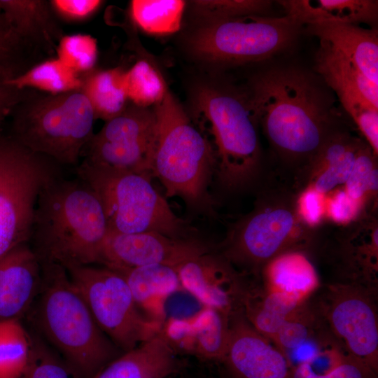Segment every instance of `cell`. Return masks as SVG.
Masks as SVG:
<instances>
[{
  "label": "cell",
  "instance_id": "f546056e",
  "mask_svg": "<svg viewBox=\"0 0 378 378\" xmlns=\"http://www.w3.org/2000/svg\"><path fill=\"white\" fill-rule=\"evenodd\" d=\"M185 5L181 0H134L130 3V14L146 32L167 34L180 29Z\"/></svg>",
  "mask_w": 378,
  "mask_h": 378
},
{
  "label": "cell",
  "instance_id": "f6af8a7d",
  "mask_svg": "<svg viewBox=\"0 0 378 378\" xmlns=\"http://www.w3.org/2000/svg\"><path fill=\"white\" fill-rule=\"evenodd\" d=\"M8 79L9 78L0 76V135L3 134L5 120L13 113L27 92V90H19L9 84Z\"/></svg>",
  "mask_w": 378,
  "mask_h": 378
},
{
  "label": "cell",
  "instance_id": "ab89813d",
  "mask_svg": "<svg viewBox=\"0 0 378 378\" xmlns=\"http://www.w3.org/2000/svg\"><path fill=\"white\" fill-rule=\"evenodd\" d=\"M24 47L0 8V76L12 78L20 74L16 62L22 48Z\"/></svg>",
  "mask_w": 378,
  "mask_h": 378
},
{
  "label": "cell",
  "instance_id": "d590c367",
  "mask_svg": "<svg viewBox=\"0 0 378 378\" xmlns=\"http://www.w3.org/2000/svg\"><path fill=\"white\" fill-rule=\"evenodd\" d=\"M20 378H76L63 360L39 338H31V350Z\"/></svg>",
  "mask_w": 378,
  "mask_h": 378
},
{
  "label": "cell",
  "instance_id": "4fadbf2b",
  "mask_svg": "<svg viewBox=\"0 0 378 378\" xmlns=\"http://www.w3.org/2000/svg\"><path fill=\"white\" fill-rule=\"evenodd\" d=\"M368 288L356 284L331 286L322 314L350 354L378 371V318Z\"/></svg>",
  "mask_w": 378,
  "mask_h": 378
},
{
  "label": "cell",
  "instance_id": "b9f144b4",
  "mask_svg": "<svg viewBox=\"0 0 378 378\" xmlns=\"http://www.w3.org/2000/svg\"><path fill=\"white\" fill-rule=\"evenodd\" d=\"M377 372L360 359L344 355L340 363L328 373L316 376L297 368L291 370L290 378H377Z\"/></svg>",
  "mask_w": 378,
  "mask_h": 378
},
{
  "label": "cell",
  "instance_id": "ac0fdd59",
  "mask_svg": "<svg viewBox=\"0 0 378 378\" xmlns=\"http://www.w3.org/2000/svg\"><path fill=\"white\" fill-rule=\"evenodd\" d=\"M361 139L335 131L317 153L302 167V187H310L326 195L346 181ZM302 189V188H301Z\"/></svg>",
  "mask_w": 378,
  "mask_h": 378
},
{
  "label": "cell",
  "instance_id": "8992f818",
  "mask_svg": "<svg viewBox=\"0 0 378 378\" xmlns=\"http://www.w3.org/2000/svg\"><path fill=\"white\" fill-rule=\"evenodd\" d=\"M195 106L210 125L218 178L227 190L249 185L260 168L258 120L247 92L211 85L199 87Z\"/></svg>",
  "mask_w": 378,
  "mask_h": 378
},
{
  "label": "cell",
  "instance_id": "cb8c5ba5",
  "mask_svg": "<svg viewBox=\"0 0 378 378\" xmlns=\"http://www.w3.org/2000/svg\"><path fill=\"white\" fill-rule=\"evenodd\" d=\"M315 69L324 82L341 96H361L378 108V85L329 43L320 40Z\"/></svg>",
  "mask_w": 378,
  "mask_h": 378
},
{
  "label": "cell",
  "instance_id": "ffe728a7",
  "mask_svg": "<svg viewBox=\"0 0 378 378\" xmlns=\"http://www.w3.org/2000/svg\"><path fill=\"white\" fill-rule=\"evenodd\" d=\"M0 8L24 46L40 48L48 53L56 50V43L62 35L50 1L0 0Z\"/></svg>",
  "mask_w": 378,
  "mask_h": 378
},
{
  "label": "cell",
  "instance_id": "f35d334b",
  "mask_svg": "<svg viewBox=\"0 0 378 378\" xmlns=\"http://www.w3.org/2000/svg\"><path fill=\"white\" fill-rule=\"evenodd\" d=\"M367 212L344 188L338 187L326 195L325 218L341 225L356 221Z\"/></svg>",
  "mask_w": 378,
  "mask_h": 378
},
{
  "label": "cell",
  "instance_id": "60d3db41",
  "mask_svg": "<svg viewBox=\"0 0 378 378\" xmlns=\"http://www.w3.org/2000/svg\"><path fill=\"white\" fill-rule=\"evenodd\" d=\"M326 195L310 187L300 189L296 195L299 216L309 228L318 226L325 219Z\"/></svg>",
  "mask_w": 378,
  "mask_h": 378
},
{
  "label": "cell",
  "instance_id": "9a60e30c",
  "mask_svg": "<svg viewBox=\"0 0 378 378\" xmlns=\"http://www.w3.org/2000/svg\"><path fill=\"white\" fill-rule=\"evenodd\" d=\"M181 286L206 307L229 317L241 313L248 290L231 263L209 252L177 267Z\"/></svg>",
  "mask_w": 378,
  "mask_h": 378
},
{
  "label": "cell",
  "instance_id": "d6986e66",
  "mask_svg": "<svg viewBox=\"0 0 378 378\" xmlns=\"http://www.w3.org/2000/svg\"><path fill=\"white\" fill-rule=\"evenodd\" d=\"M176 354L160 332L111 360L92 378H167L180 368Z\"/></svg>",
  "mask_w": 378,
  "mask_h": 378
},
{
  "label": "cell",
  "instance_id": "8d00e7d4",
  "mask_svg": "<svg viewBox=\"0 0 378 378\" xmlns=\"http://www.w3.org/2000/svg\"><path fill=\"white\" fill-rule=\"evenodd\" d=\"M339 100L377 157L378 108L360 96L341 97Z\"/></svg>",
  "mask_w": 378,
  "mask_h": 378
},
{
  "label": "cell",
  "instance_id": "5bb4252c",
  "mask_svg": "<svg viewBox=\"0 0 378 378\" xmlns=\"http://www.w3.org/2000/svg\"><path fill=\"white\" fill-rule=\"evenodd\" d=\"M206 252V248L195 241L156 232L125 234L108 231L100 265L115 272L153 264L177 267Z\"/></svg>",
  "mask_w": 378,
  "mask_h": 378
},
{
  "label": "cell",
  "instance_id": "52a82bcc",
  "mask_svg": "<svg viewBox=\"0 0 378 378\" xmlns=\"http://www.w3.org/2000/svg\"><path fill=\"white\" fill-rule=\"evenodd\" d=\"M74 170L97 197L108 231L156 232L173 238L182 235L183 222L152 186L150 177L82 160Z\"/></svg>",
  "mask_w": 378,
  "mask_h": 378
},
{
  "label": "cell",
  "instance_id": "4316f807",
  "mask_svg": "<svg viewBox=\"0 0 378 378\" xmlns=\"http://www.w3.org/2000/svg\"><path fill=\"white\" fill-rule=\"evenodd\" d=\"M300 305L279 293L265 290L255 295L248 291L243 309L253 328L273 340L281 324Z\"/></svg>",
  "mask_w": 378,
  "mask_h": 378
},
{
  "label": "cell",
  "instance_id": "e575fe53",
  "mask_svg": "<svg viewBox=\"0 0 378 378\" xmlns=\"http://www.w3.org/2000/svg\"><path fill=\"white\" fill-rule=\"evenodd\" d=\"M272 3L268 0L195 1L192 8L205 22L248 15H266Z\"/></svg>",
  "mask_w": 378,
  "mask_h": 378
},
{
  "label": "cell",
  "instance_id": "1f68e13d",
  "mask_svg": "<svg viewBox=\"0 0 378 378\" xmlns=\"http://www.w3.org/2000/svg\"><path fill=\"white\" fill-rule=\"evenodd\" d=\"M30 350L31 337L19 320L0 321V378H20Z\"/></svg>",
  "mask_w": 378,
  "mask_h": 378
},
{
  "label": "cell",
  "instance_id": "5b68a950",
  "mask_svg": "<svg viewBox=\"0 0 378 378\" xmlns=\"http://www.w3.org/2000/svg\"><path fill=\"white\" fill-rule=\"evenodd\" d=\"M153 111L152 176L163 185L166 196L179 197L192 204L201 202L216 169L214 148L169 92Z\"/></svg>",
  "mask_w": 378,
  "mask_h": 378
},
{
  "label": "cell",
  "instance_id": "836d02e7",
  "mask_svg": "<svg viewBox=\"0 0 378 378\" xmlns=\"http://www.w3.org/2000/svg\"><path fill=\"white\" fill-rule=\"evenodd\" d=\"M55 52L57 58L80 76L94 70L97 42L89 34L64 35L59 40Z\"/></svg>",
  "mask_w": 378,
  "mask_h": 378
},
{
  "label": "cell",
  "instance_id": "7bdbcfd3",
  "mask_svg": "<svg viewBox=\"0 0 378 378\" xmlns=\"http://www.w3.org/2000/svg\"><path fill=\"white\" fill-rule=\"evenodd\" d=\"M161 332L176 353L195 355L191 320L172 318L162 326Z\"/></svg>",
  "mask_w": 378,
  "mask_h": 378
},
{
  "label": "cell",
  "instance_id": "603a6c76",
  "mask_svg": "<svg viewBox=\"0 0 378 378\" xmlns=\"http://www.w3.org/2000/svg\"><path fill=\"white\" fill-rule=\"evenodd\" d=\"M308 31L334 46L378 85V34L375 29L354 24L326 23L309 25Z\"/></svg>",
  "mask_w": 378,
  "mask_h": 378
},
{
  "label": "cell",
  "instance_id": "83f0119b",
  "mask_svg": "<svg viewBox=\"0 0 378 378\" xmlns=\"http://www.w3.org/2000/svg\"><path fill=\"white\" fill-rule=\"evenodd\" d=\"M7 82L19 90L36 89L52 95L78 90L82 85L80 76L57 57L44 60Z\"/></svg>",
  "mask_w": 378,
  "mask_h": 378
},
{
  "label": "cell",
  "instance_id": "d4e9b609",
  "mask_svg": "<svg viewBox=\"0 0 378 378\" xmlns=\"http://www.w3.org/2000/svg\"><path fill=\"white\" fill-rule=\"evenodd\" d=\"M117 272L125 278L137 306L154 311L162 323L163 301L182 287L177 267L153 264Z\"/></svg>",
  "mask_w": 378,
  "mask_h": 378
},
{
  "label": "cell",
  "instance_id": "7a4b0ae2",
  "mask_svg": "<svg viewBox=\"0 0 378 378\" xmlns=\"http://www.w3.org/2000/svg\"><path fill=\"white\" fill-rule=\"evenodd\" d=\"M107 232L94 191L76 174L67 178L61 172L38 193L29 244L41 264L69 270L100 265Z\"/></svg>",
  "mask_w": 378,
  "mask_h": 378
},
{
  "label": "cell",
  "instance_id": "8fae6325",
  "mask_svg": "<svg viewBox=\"0 0 378 378\" xmlns=\"http://www.w3.org/2000/svg\"><path fill=\"white\" fill-rule=\"evenodd\" d=\"M66 271L98 326L120 351H130L161 332L160 322L139 312L120 273L94 265Z\"/></svg>",
  "mask_w": 378,
  "mask_h": 378
},
{
  "label": "cell",
  "instance_id": "ba28073f",
  "mask_svg": "<svg viewBox=\"0 0 378 378\" xmlns=\"http://www.w3.org/2000/svg\"><path fill=\"white\" fill-rule=\"evenodd\" d=\"M313 233L298 215L296 195L267 191L257 198L251 212L232 225L223 256L230 263L259 272L279 254L304 250Z\"/></svg>",
  "mask_w": 378,
  "mask_h": 378
},
{
  "label": "cell",
  "instance_id": "277c9868",
  "mask_svg": "<svg viewBox=\"0 0 378 378\" xmlns=\"http://www.w3.org/2000/svg\"><path fill=\"white\" fill-rule=\"evenodd\" d=\"M15 108L10 137L60 166L79 164L95 120L80 88L55 95L27 90Z\"/></svg>",
  "mask_w": 378,
  "mask_h": 378
},
{
  "label": "cell",
  "instance_id": "30bf717a",
  "mask_svg": "<svg viewBox=\"0 0 378 378\" xmlns=\"http://www.w3.org/2000/svg\"><path fill=\"white\" fill-rule=\"evenodd\" d=\"M62 172L52 160L0 135V260L29 243L38 193Z\"/></svg>",
  "mask_w": 378,
  "mask_h": 378
},
{
  "label": "cell",
  "instance_id": "f1b7e54d",
  "mask_svg": "<svg viewBox=\"0 0 378 378\" xmlns=\"http://www.w3.org/2000/svg\"><path fill=\"white\" fill-rule=\"evenodd\" d=\"M195 356L222 361L230 334V317L215 309L206 307L191 319Z\"/></svg>",
  "mask_w": 378,
  "mask_h": 378
},
{
  "label": "cell",
  "instance_id": "3957f363",
  "mask_svg": "<svg viewBox=\"0 0 378 378\" xmlns=\"http://www.w3.org/2000/svg\"><path fill=\"white\" fill-rule=\"evenodd\" d=\"M41 265V287L30 309L32 323L76 378H92L120 350L98 326L67 271Z\"/></svg>",
  "mask_w": 378,
  "mask_h": 378
},
{
  "label": "cell",
  "instance_id": "4dcf8cb0",
  "mask_svg": "<svg viewBox=\"0 0 378 378\" xmlns=\"http://www.w3.org/2000/svg\"><path fill=\"white\" fill-rule=\"evenodd\" d=\"M377 158L368 144L361 141L353 168L343 186L346 193L367 212L374 211L377 206Z\"/></svg>",
  "mask_w": 378,
  "mask_h": 378
},
{
  "label": "cell",
  "instance_id": "6da1fadb",
  "mask_svg": "<svg viewBox=\"0 0 378 378\" xmlns=\"http://www.w3.org/2000/svg\"><path fill=\"white\" fill-rule=\"evenodd\" d=\"M246 92L271 146L288 162L303 167L335 132L331 100L304 71H265L252 79Z\"/></svg>",
  "mask_w": 378,
  "mask_h": 378
},
{
  "label": "cell",
  "instance_id": "7c38bea8",
  "mask_svg": "<svg viewBox=\"0 0 378 378\" xmlns=\"http://www.w3.org/2000/svg\"><path fill=\"white\" fill-rule=\"evenodd\" d=\"M155 132L153 109L127 104L93 134L83 151L82 161L152 176Z\"/></svg>",
  "mask_w": 378,
  "mask_h": 378
},
{
  "label": "cell",
  "instance_id": "d6a6232c",
  "mask_svg": "<svg viewBox=\"0 0 378 378\" xmlns=\"http://www.w3.org/2000/svg\"><path fill=\"white\" fill-rule=\"evenodd\" d=\"M124 82L128 100L143 108L155 106L167 92L160 75L145 60L136 62L125 71Z\"/></svg>",
  "mask_w": 378,
  "mask_h": 378
},
{
  "label": "cell",
  "instance_id": "7402d4cb",
  "mask_svg": "<svg viewBox=\"0 0 378 378\" xmlns=\"http://www.w3.org/2000/svg\"><path fill=\"white\" fill-rule=\"evenodd\" d=\"M300 25L326 23L372 24L377 20L378 2L374 0H281L277 1Z\"/></svg>",
  "mask_w": 378,
  "mask_h": 378
},
{
  "label": "cell",
  "instance_id": "44dd1931",
  "mask_svg": "<svg viewBox=\"0 0 378 378\" xmlns=\"http://www.w3.org/2000/svg\"><path fill=\"white\" fill-rule=\"evenodd\" d=\"M260 272L265 290L279 293L298 304H302L319 286L317 272L302 249L279 254Z\"/></svg>",
  "mask_w": 378,
  "mask_h": 378
},
{
  "label": "cell",
  "instance_id": "9c48e42d",
  "mask_svg": "<svg viewBox=\"0 0 378 378\" xmlns=\"http://www.w3.org/2000/svg\"><path fill=\"white\" fill-rule=\"evenodd\" d=\"M300 24L287 15H248L205 22L189 36L190 52L223 66L262 61L285 50Z\"/></svg>",
  "mask_w": 378,
  "mask_h": 378
},
{
  "label": "cell",
  "instance_id": "484cf974",
  "mask_svg": "<svg viewBox=\"0 0 378 378\" xmlns=\"http://www.w3.org/2000/svg\"><path fill=\"white\" fill-rule=\"evenodd\" d=\"M125 71L120 67L93 70L80 76V89L88 99L95 120L105 121L120 113L129 101L125 88Z\"/></svg>",
  "mask_w": 378,
  "mask_h": 378
},
{
  "label": "cell",
  "instance_id": "e0dca14e",
  "mask_svg": "<svg viewBox=\"0 0 378 378\" xmlns=\"http://www.w3.org/2000/svg\"><path fill=\"white\" fill-rule=\"evenodd\" d=\"M41 284V265L29 243L0 260V321L18 319L29 312Z\"/></svg>",
  "mask_w": 378,
  "mask_h": 378
},
{
  "label": "cell",
  "instance_id": "ee69618b",
  "mask_svg": "<svg viewBox=\"0 0 378 378\" xmlns=\"http://www.w3.org/2000/svg\"><path fill=\"white\" fill-rule=\"evenodd\" d=\"M99 0H52L50 6L58 17L69 22H81L90 18L100 8Z\"/></svg>",
  "mask_w": 378,
  "mask_h": 378
},
{
  "label": "cell",
  "instance_id": "2e32d148",
  "mask_svg": "<svg viewBox=\"0 0 378 378\" xmlns=\"http://www.w3.org/2000/svg\"><path fill=\"white\" fill-rule=\"evenodd\" d=\"M232 378H290L283 352L255 330L241 313L230 318L227 349L222 360Z\"/></svg>",
  "mask_w": 378,
  "mask_h": 378
},
{
  "label": "cell",
  "instance_id": "74e56055",
  "mask_svg": "<svg viewBox=\"0 0 378 378\" xmlns=\"http://www.w3.org/2000/svg\"><path fill=\"white\" fill-rule=\"evenodd\" d=\"M298 307L281 324L272 340L285 356L302 348L312 334V316L298 314Z\"/></svg>",
  "mask_w": 378,
  "mask_h": 378
}]
</instances>
